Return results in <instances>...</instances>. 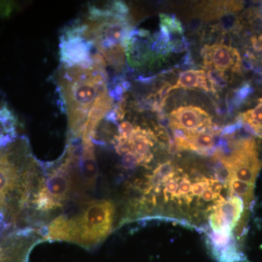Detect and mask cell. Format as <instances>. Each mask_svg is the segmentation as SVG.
Here are the masks:
<instances>
[{
	"instance_id": "4",
	"label": "cell",
	"mask_w": 262,
	"mask_h": 262,
	"mask_svg": "<svg viewBox=\"0 0 262 262\" xmlns=\"http://www.w3.org/2000/svg\"><path fill=\"white\" fill-rule=\"evenodd\" d=\"M245 206L244 201L239 196H230L228 201L221 198L210 216V223L213 231L232 232L242 218Z\"/></svg>"
},
{
	"instance_id": "9",
	"label": "cell",
	"mask_w": 262,
	"mask_h": 262,
	"mask_svg": "<svg viewBox=\"0 0 262 262\" xmlns=\"http://www.w3.org/2000/svg\"><path fill=\"white\" fill-rule=\"evenodd\" d=\"M252 93V88L249 84H246L239 88L234 94L233 103L236 106H238L244 103L245 100Z\"/></svg>"
},
{
	"instance_id": "13",
	"label": "cell",
	"mask_w": 262,
	"mask_h": 262,
	"mask_svg": "<svg viewBox=\"0 0 262 262\" xmlns=\"http://www.w3.org/2000/svg\"><path fill=\"white\" fill-rule=\"evenodd\" d=\"M219 196H220V194L215 192L209 185V187L207 188L206 190H205V192L203 193V194H202V198H203V201H204L211 202L212 201H214V200L216 199Z\"/></svg>"
},
{
	"instance_id": "10",
	"label": "cell",
	"mask_w": 262,
	"mask_h": 262,
	"mask_svg": "<svg viewBox=\"0 0 262 262\" xmlns=\"http://www.w3.org/2000/svg\"><path fill=\"white\" fill-rule=\"evenodd\" d=\"M192 189V182L187 178V177H182L179 183V190L177 192L176 196L177 198H182V196H187L191 192Z\"/></svg>"
},
{
	"instance_id": "5",
	"label": "cell",
	"mask_w": 262,
	"mask_h": 262,
	"mask_svg": "<svg viewBox=\"0 0 262 262\" xmlns=\"http://www.w3.org/2000/svg\"><path fill=\"white\" fill-rule=\"evenodd\" d=\"M170 126L184 133L210 130L211 117L205 110L194 106H180L169 115Z\"/></svg>"
},
{
	"instance_id": "3",
	"label": "cell",
	"mask_w": 262,
	"mask_h": 262,
	"mask_svg": "<svg viewBox=\"0 0 262 262\" xmlns=\"http://www.w3.org/2000/svg\"><path fill=\"white\" fill-rule=\"evenodd\" d=\"M206 68L239 73L242 69L241 54L236 48L224 44L205 46L201 52Z\"/></svg>"
},
{
	"instance_id": "1",
	"label": "cell",
	"mask_w": 262,
	"mask_h": 262,
	"mask_svg": "<svg viewBox=\"0 0 262 262\" xmlns=\"http://www.w3.org/2000/svg\"><path fill=\"white\" fill-rule=\"evenodd\" d=\"M42 173V165L33 156L25 138L0 146V215L5 227L24 228Z\"/></svg>"
},
{
	"instance_id": "8",
	"label": "cell",
	"mask_w": 262,
	"mask_h": 262,
	"mask_svg": "<svg viewBox=\"0 0 262 262\" xmlns=\"http://www.w3.org/2000/svg\"><path fill=\"white\" fill-rule=\"evenodd\" d=\"M228 187L230 196H237L242 198L246 206L252 201L254 185L241 182L233 177H229Z\"/></svg>"
},
{
	"instance_id": "11",
	"label": "cell",
	"mask_w": 262,
	"mask_h": 262,
	"mask_svg": "<svg viewBox=\"0 0 262 262\" xmlns=\"http://www.w3.org/2000/svg\"><path fill=\"white\" fill-rule=\"evenodd\" d=\"M210 179H204L203 180L200 181V182L194 183L192 185V189H191V194L192 196H200L203 194L205 190L209 187Z\"/></svg>"
},
{
	"instance_id": "6",
	"label": "cell",
	"mask_w": 262,
	"mask_h": 262,
	"mask_svg": "<svg viewBox=\"0 0 262 262\" xmlns=\"http://www.w3.org/2000/svg\"><path fill=\"white\" fill-rule=\"evenodd\" d=\"M201 89L206 92H213L206 72L203 70H187L179 75L177 83L168 89V94L173 90Z\"/></svg>"
},
{
	"instance_id": "7",
	"label": "cell",
	"mask_w": 262,
	"mask_h": 262,
	"mask_svg": "<svg viewBox=\"0 0 262 262\" xmlns=\"http://www.w3.org/2000/svg\"><path fill=\"white\" fill-rule=\"evenodd\" d=\"M210 130L184 133L187 149L193 150L201 155L210 154L214 149L215 144L213 131Z\"/></svg>"
},
{
	"instance_id": "2",
	"label": "cell",
	"mask_w": 262,
	"mask_h": 262,
	"mask_svg": "<svg viewBox=\"0 0 262 262\" xmlns=\"http://www.w3.org/2000/svg\"><path fill=\"white\" fill-rule=\"evenodd\" d=\"M40 242L34 229L5 227L0 232V262H29L33 248Z\"/></svg>"
},
{
	"instance_id": "14",
	"label": "cell",
	"mask_w": 262,
	"mask_h": 262,
	"mask_svg": "<svg viewBox=\"0 0 262 262\" xmlns=\"http://www.w3.org/2000/svg\"><path fill=\"white\" fill-rule=\"evenodd\" d=\"M251 42L253 49L255 51H262V34L253 36V37L251 38Z\"/></svg>"
},
{
	"instance_id": "12",
	"label": "cell",
	"mask_w": 262,
	"mask_h": 262,
	"mask_svg": "<svg viewBox=\"0 0 262 262\" xmlns=\"http://www.w3.org/2000/svg\"><path fill=\"white\" fill-rule=\"evenodd\" d=\"M178 178H174L173 177L165 182L166 184H165V189H164V194H165V198H166L168 194H170L172 196H176L177 192H178Z\"/></svg>"
},
{
	"instance_id": "15",
	"label": "cell",
	"mask_w": 262,
	"mask_h": 262,
	"mask_svg": "<svg viewBox=\"0 0 262 262\" xmlns=\"http://www.w3.org/2000/svg\"><path fill=\"white\" fill-rule=\"evenodd\" d=\"M5 228V225L3 223V219H2L1 215H0V232H2L3 229Z\"/></svg>"
}]
</instances>
